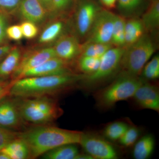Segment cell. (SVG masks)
Segmentation results:
<instances>
[{
	"label": "cell",
	"instance_id": "obj_40",
	"mask_svg": "<svg viewBox=\"0 0 159 159\" xmlns=\"http://www.w3.org/2000/svg\"><path fill=\"white\" fill-rule=\"evenodd\" d=\"M42 4H43L46 7H49L50 5L52 8V0H39Z\"/></svg>",
	"mask_w": 159,
	"mask_h": 159
},
{
	"label": "cell",
	"instance_id": "obj_12",
	"mask_svg": "<svg viewBox=\"0 0 159 159\" xmlns=\"http://www.w3.org/2000/svg\"><path fill=\"white\" fill-rule=\"evenodd\" d=\"M70 73L67 68L66 61L59 57H55L50 58L38 66L27 71L23 74L21 78L61 75Z\"/></svg>",
	"mask_w": 159,
	"mask_h": 159
},
{
	"label": "cell",
	"instance_id": "obj_39",
	"mask_svg": "<svg viewBox=\"0 0 159 159\" xmlns=\"http://www.w3.org/2000/svg\"><path fill=\"white\" fill-rule=\"evenodd\" d=\"M93 158L89 154H78L75 159H93Z\"/></svg>",
	"mask_w": 159,
	"mask_h": 159
},
{
	"label": "cell",
	"instance_id": "obj_16",
	"mask_svg": "<svg viewBox=\"0 0 159 159\" xmlns=\"http://www.w3.org/2000/svg\"><path fill=\"white\" fill-rule=\"evenodd\" d=\"M125 48H126L139 40L145 34V30L141 19L132 17L125 21Z\"/></svg>",
	"mask_w": 159,
	"mask_h": 159
},
{
	"label": "cell",
	"instance_id": "obj_34",
	"mask_svg": "<svg viewBox=\"0 0 159 159\" xmlns=\"http://www.w3.org/2000/svg\"><path fill=\"white\" fill-rule=\"evenodd\" d=\"M71 0H52V8L57 11H62L68 8Z\"/></svg>",
	"mask_w": 159,
	"mask_h": 159
},
{
	"label": "cell",
	"instance_id": "obj_9",
	"mask_svg": "<svg viewBox=\"0 0 159 159\" xmlns=\"http://www.w3.org/2000/svg\"><path fill=\"white\" fill-rule=\"evenodd\" d=\"M57 57L54 48H46L26 54L20 59L12 76L14 80L19 79L27 71L38 66L47 60Z\"/></svg>",
	"mask_w": 159,
	"mask_h": 159
},
{
	"label": "cell",
	"instance_id": "obj_21",
	"mask_svg": "<svg viewBox=\"0 0 159 159\" xmlns=\"http://www.w3.org/2000/svg\"><path fill=\"white\" fill-rule=\"evenodd\" d=\"M146 0H117L118 10L122 17H136L142 12Z\"/></svg>",
	"mask_w": 159,
	"mask_h": 159
},
{
	"label": "cell",
	"instance_id": "obj_23",
	"mask_svg": "<svg viewBox=\"0 0 159 159\" xmlns=\"http://www.w3.org/2000/svg\"><path fill=\"white\" fill-rule=\"evenodd\" d=\"M125 23L124 17L116 15L111 41L113 46L125 48Z\"/></svg>",
	"mask_w": 159,
	"mask_h": 159
},
{
	"label": "cell",
	"instance_id": "obj_10",
	"mask_svg": "<svg viewBox=\"0 0 159 159\" xmlns=\"http://www.w3.org/2000/svg\"><path fill=\"white\" fill-rule=\"evenodd\" d=\"M24 122L17 100L8 99L0 102V126L18 129L22 127Z\"/></svg>",
	"mask_w": 159,
	"mask_h": 159
},
{
	"label": "cell",
	"instance_id": "obj_30",
	"mask_svg": "<svg viewBox=\"0 0 159 159\" xmlns=\"http://www.w3.org/2000/svg\"><path fill=\"white\" fill-rule=\"evenodd\" d=\"M19 133L0 126V151L19 137Z\"/></svg>",
	"mask_w": 159,
	"mask_h": 159
},
{
	"label": "cell",
	"instance_id": "obj_18",
	"mask_svg": "<svg viewBox=\"0 0 159 159\" xmlns=\"http://www.w3.org/2000/svg\"><path fill=\"white\" fill-rule=\"evenodd\" d=\"M1 151L6 153L11 159L30 158L29 147L25 142L19 137L9 143Z\"/></svg>",
	"mask_w": 159,
	"mask_h": 159
},
{
	"label": "cell",
	"instance_id": "obj_8",
	"mask_svg": "<svg viewBox=\"0 0 159 159\" xmlns=\"http://www.w3.org/2000/svg\"><path fill=\"white\" fill-rule=\"evenodd\" d=\"M115 16L116 15L108 10H99L87 42L111 44Z\"/></svg>",
	"mask_w": 159,
	"mask_h": 159
},
{
	"label": "cell",
	"instance_id": "obj_26",
	"mask_svg": "<svg viewBox=\"0 0 159 159\" xmlns=\"http://www.w3.org/2000/svg\"><path fill=\"white\" fill-rule=\"evenodd\" d=\"M63 24L61 22H57L51 24L46 28L39 39V42L47 43L56 39L62 31Z\"/></svg>",
	"mask_w": 159,
	"mask_h": 159
},
{
	"label": "cell",
	"instance_id": "obj_13",
	"mask_svg": "<svg viewBox=\"0 0 159 159\" xmlns=\"http://www.w3.org/2000/svg\"><path fill=\"white\" fill-rule=\"evenodd\" d=\"M99 10L97 6L90 2L80 6L77 16V29L80 34L84 36L89 32Z\"/></svg>",
	"mask_w": 159,
	"mask_h": 159
},
{
	"label": "cell",
	"instance_id": "obj_4",
	"mask_svg": "<svg viewBox=\"0 0 159 159\" xmlns=\"http://www.w3.org/2000/svg\"><path fill=\"white\" fill-rule=\"evenodd\" d=\"M155 51L153 41L146 34L136 42L125 48L120 65L124 74L138 77Z\"/></svg>",
	"mask_w": 159,
	"mask_h": 159
},
{
	"label": "cell",
	"instance_id": "obj_33",
	"mask_svg": "<svg viewBox=\"0 0 159 159\" xmlns=\"http://www.w3.org/2000/svg\"><path fill=\"white\" fill-rule=\"evenodd\" d=\"M21 0H0V9L6 12H11L17 8Z\"/></svg>",
	"mask_w": 159,
	"mask_h": 159
},
{
	"label": "cell",
	"instance_id": "obj_31",
	"mask_svg": "<svg viewBox=\"0 0 159 159\" xmlns=\"http://www.w3.org/2000/svg\"><path fill=\"white\" fill-rule=\"evenodd\" d=\"M22 31L23 37L27 39H31L36 36L38 32V29L35 24L26 21L20 25Z\"/></svg>",
	"mask_w": 159,
	"mask_h": 159
},
{
	"label": "cell",
	"instance_id": "obj_24",
	"mask_svg": "<svg viewBox=\"0 0 159 159\" xmlns=\"http://www.w3.org/2000/svg\"><path fill=\"white\" fill-rule=\"evenodd\" d=\"M113 47L111 44L86 42L80 47L81 56L101 58L106 52Z\"/></svg>",
	"mask_w": 159,
	"mask_h": 159
},
{
	"label": "cell",
	"instance_id": "obj_3",
	"mask_svg": "<svg viewBox=\"0 0 159 159\" xmlns=\"http://www.w3.org/2000/svg\"><path fill=\"white\" fill-rule=\"evenodd\" d=\"M17 99L21 116L25 122L42 125L53 122L62 115V109L49 97Z\"/></svg>",
	"mask_w": 159,
	"mask_h": 159
},
{
	"label": "cell",
	"instance_id": "obj_6",
	"mask_svg": "<svg viewBox=\"0 0 159 159\" xmlns=\"http://www.w3.org/2000/svg\"><path fill=\"white\" fill-rule=\"evenodd\" d=\"M125 48H111L100 58L99 67L93 74L84 76L83 79L89 86L97 84L109 77L120 65L121 58Z\"/></svg>",
	"mask_w": 159,
	"mask_h": 159
},
{
	"label": "cell",
	"instance_id": "obj_28",
	"mask_svg": "<svg viewBox=\"0 0 159 159\" xmlns=\"http://www.w3.org/2000/svg\"><path fill=\"white\" fill-rule=\"evenodd\" d=\"M142 73L146 79L155 80L159 77V56L155 55L144 66Z\"/></svg>",
	"mask_w": 159,
	"mask_h": 159
},
{
	"label": "cell",
	"instance_id": "obj_5",
	"mask_svg": "<svg viewBox=\"0 0 159 159\" xmlns=\"http://www.w3.org/2000/svg\"><path fill=\"white\" fill-rule=\"evenodd\" d=\"M143 80L137 77L124 74L111 84L96 93L95 98L101 108H111L117 102L133 97Z\"/></svg>",
	"mask_w": 159,
	"mask_h": 159
},
{
	"label": "cell",
	"instance_id": "obj_7",
	"mask_svg": "<svg viewBox=\"0 0 159 159\" xmlns=\"http://www.w3.org/2000/svg\"><path fill=\"white\" fill-rule=\"evenodd\" d=\"M80 144L93 159L118 158V154L113 146L96 134L83 132Z\"/></svg>",
	"mask_w": 159,
	"mask_h": 159
},
{
	"label": "cell",
	"instance_id": "obj_41",
	"mask_svg": "<svg viewBox=\"0 0 159 159\" xmlns=\"http://www.w3.org/2000/svg\"><path fill=\"white\" fill-rule=\"evenodd\" d=\"M0 159H11L5 152L0 151Z\"/></svg>",
	"mask_w": 159,
	"mask_h": 159
},
{
	"label": "cell",
	"instance_id": "obj_35",
	"mask_svg": "<svg viewBox=\"0 0 159 159\" xmlns=\"http://www.w3.org/2000/svg\"><path fill=\"white\" fill-rule=\"evenodd\" d=\"M7 20L5 15L0 12V44L3 42L6 36Z\"/></svg>",
	"mask_w": 159,
	"mask_h": 159
},
{
	"label": "cell",
	"instance_id": "obj_17",
	"mask_svg": "<svg viewBox=\"0 0 159 159\" xmlns=\"http://www.w3.org/2000/svg\"><path fill=\"white\" fill-rule=\"evenodd\" d=\"M141 20L145 31L152 32L157 29L159 26V0H152Z\"/></svg>",
	"mask_w": 159,
	"mask_h": 159
},
{
	"label": "cell",
	"instance_id": "obj_38",
	"mask_svg": "<svg viewBox=\"0 0 159 159\" xmlns=\"http://www.w3.org/2000/svg\"><path fill=\"white\" fill-rule=\"evenodd\" d=\"M100 2L107 8L111 9L114 8L116 4L117 0H100Z\"/></svg>",
	"mask_w": 159,
	"mask_h": 159
},
{
	"label": "cell",
	"instance_id": "obj_25",
	"mask_svg": "<svg viewBox=\"0 0 159 159\" xmlns=\"http://www.w3.org/2000/svg\"><path fill=\"white\" fill-rule=\"evenodd\" d=\"M128 127L127 124L124 122H112L104 129L103 134L107 139L111 141L119 140Z\"/></svg>",
	"mask_w": 159,
	"mask_h": 159
},
{
	"label": "cell",
	"instance_id": "obj_32",
	"mask_svg": "<svg viewBox=\"0 0 159 159\" xmlns=\"http://www.w3.org/2000/svg\"><path fill=\"white\" fill-rule=\"evenodd\" d=\"M6 36L13 40L18 41L23 37L20 26L14 25L7 27L6 31Z\"/></svg>",
	"mask_w": 159,
	"mask_h": 159
},
{
	"label": "cell",
	"instance_id": "obj_19",
	"mask_svg": "<svg viewBox=\"0 0 159 159\" xmlns=\"http://www.w3.org/2000/svg\"><path fill=\"white\" fill-rule=\"evenodd\" d=\"M20 57L19 49L14 48L11 50L0 63V77L5 78L12 75L19 64Z\"/></svg>",
	"mask_w": 159,
	"mask_h": 159
},
{
	"label": "cell",
	"instance_id": "obj_11",
	"mask_svg": "<svg viewBox=\"0 0 159 159\" xmlns=\"http://www.w3.org/2000/svg\"><path fill=\"white\" fill-rule=\"evenodd\" d=\"M133 97L140 107L159 112V92L157 86L143 82L137 89Z\"/></svg>",
	"mask_w": 159,
	"mask_h": 159
},
{
	"label": "cell",
	"instance_id": "obj_29",
	"mask_svg": "<svg viewBox=\"0 0 159 159\" xmlns=\"http://www.w3.org/2000/svg\"><path fill=\"white\" fill-rule=\"evenodd\" d=\"M139 129L136 127H129L127 130L119 139L120 144L125 147H129L133 145L139 135Z\"/></svg>",
	"mask_w": 159,
	"mask_h": 159
},
{
	"label": "cell",
	"instance_id": "obj_15",
	"mask_svg": "<svg viewBox=\"0 0 159 159\" xmlns=\"http://www.w3.org/2000/svg\"><path fill=\"white\" fill-rule=\"evenodd\" d=\"M54 48L57 57L65 61L73 59L80 52L79 43L73 36L60 39Z\"/></svg>",
	"mask_w": 159,
	"mask_h": 159
},
{
	"label": "cell",
	"instance_id": "obj_27",
	"mask_svg": "<svg viewBox=\"0 0 159 159\" xmlns=\"http://www.w3.org/2000/svg\"><path fill=\"white\" fill-rule=\"evenodd\" d=\"M100 58L81 56L79 61L80 69L87 75L93 74L99 67Z\"/></svg>",
	"mask_w": 159,
	"mask_h": 159
},
{
	"label": "cell",
	"instance_id": "obj_22",
	"mask_svg": "<svg viewBox=\"0 0 159 159\" xmlns=\"http://www.w3.org/2000/svg\"><path fill=\"white\" fill-rule=\"evenodd\" d=\"M155 148V140L150 134L142 137L135 145L133 157L136 159H146L153 152Z\"/></svg>",
	"mask_w": 159,
	"mask_h": 159
},
{
	"label": "cell",
	"instance_id": "obj_36",
	"mask_svg": "<svg viewBox=\"0 0 159 159\" xmlns=\"http://www.w3.org/2000/svg\"><path fill=\"white\" fill-rule=\"evenodd\" d=\"M12 83L8 85L0 84V100L9 94Z\"/></svg>",
	"mask_w": 159,
	"mask_h": 159
},
{
	"label": "cell",
	"instance_id": "obj_14",
	"mask_svg": "<svg viewBox=\"0 0 159 159\" xmlns=\"http://www.w3.org/2000/svg\"><path fill=\"white\" fill-rule=\"evenodd\" d=\"M20 11L24 19L34 24L42 22L46 18V9L39 0H22Z\"/></svg>",
	"mask_w": 159,
	"mask_h": 159
},
{
	"label": "cell",
	"instance_id": "obj_2",
	"mask_svg": "<svg viewBox=\"0 0 159 159\" xmlns=\"http://www.w3.org/2000/svg\"><path fill=\"white\" fill-rule=\"evenodd\" d=\"M82 133L40 125L19 133V137L28 145L30 158L34 159L61 145L80 144Z\"/></svg>",
	"mask_w": 159,
	"mask_h": 159
},
{
	"label": "cell",
	"instance_id": "obj_37",
	"mask_svg": "<svg viewBox=\"0 0 159 159\" xmlns=\"http://www.w3.org/2000/svg\"><path fill=\"white\" fill-rule=\"evenodd\" d=\"M11 50V47L8 45L0 47V60L6 56Z\"/></svg>",
	"mask_w": 159,
	"mask_h": 159
},
{
	"label": "cell",
	"instance_id": "obj_1",
	"mask_svg": "<svg viewBox=\"0 0 159 159\" xmlns=\"http://www.w3.org/2000/svg\"><path fill=\"white\" fill-rule=\"evenodd\" d=\"M84 77L70 73L24 77L12 82L9 95L17 98L50 97L69 90Z\"/></svg>",
	"mask_w": 159,
	"mask_h": 159
},
{
	"label": "cell",
	"instance_id": "obj_20",
	"mask_svg": "<svg viewBox=\"0 0 159 159\" xmlns=\"http://www.w3.org/2000/svg\"><path fill=\"white\" fill-rule=\"evenodd\" d=\"M79 153L75 144H66L47 152L41 157L44 159H75Z\"/></svg>",
	"mask_w": 159,
	"mask_h": 159
}]
</instances>
